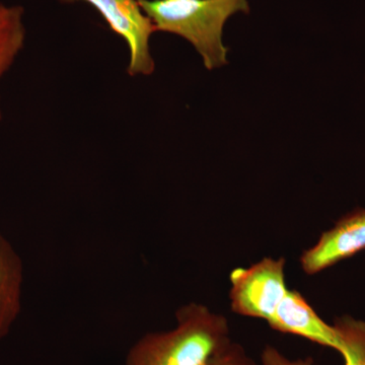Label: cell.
Here are the masks:
<instances>
[{"instance_id":"1","label":"cell","mask_w":365,"mask_h":365,"mask_svg":"<svg viewBox=\"0 0 365 365\" xmlns=\"http://www.w3.org/2000/svg\"><path fill=\"white\" fill-rule=\"evenodd\" d=\"M176 319L172 330L136 341L124 365H206L232 343L227 319L203 304L181 307Z\"/></svg>"},{"instance_id":"2","label":"cell","mask_w":365,"mask_h":365,"mask_svg":"<svg viewBox=\"0 0 365 365\" xmlns=\"http://www.w3.org/2000/svg\"><path fill=\"white\" fill-rule=\"evenodd\" d=\"M155 30L191 43L207 71L228 63L223 26L237 13H250L248 0H138Z\"/></svg>"},{"instance_id":"3","label":"cell","mask_w":365,"mask_h":365,"mask_svg":"<svg viewBox=\"0 0 365 365\" xmlns=\"http://www.w3.org/2000/svg\"><path fill=\"white\" fill-rule=\"evenodd\" d=\"M230 278L232 312L267 323L289 290L283 258L262 259L248 268L235 269Z\"/></svg>"},{"instance_id":"4","label":"cell","mask_w":365,"mask_h":365,"mask_svg":"<svg viewBox=\"0 0 365 365\" xmlns=\"http://www.w3.org/2000/svg\"><path fill=\"white\" fill-rule=\"evenodd\" d=\"M64 4L83 1L102 16L110 29L123 38L129 48V76H150L155 60L150 54L151 35L157 32L153 21L144 14L138 0H59Z\"/></svg>"},{"instance_id":"5","label":"cell","mask_w":365,"mask_h":365,"mask_svg":"<svg viewBox=\"0 0 365 365\" xmlns=\"http://www.w3.org/2000/svg\"><path fill=\"white\" fill-rule=\"evenodd\" d=\"M365 250V208H357L326 230L312 248L300 257L309 275L322 272Z\"/></svg>"},{"instance_id":"6","label":"cell","mask_w":365,"mask_h":365,"mask_svg":"<svg viewBox=\"0 0 365 365\" xmlns=\"http://www.w3.org/2000/svg\"><path fill=\"white\" fill-rule=\"evenodd\" d=\"M268 324L278 332L299 336L316 344L341 351L335 327L326 323L302 294L295 290H288Z\"/></svg>"},{"instance_id":"7","label":"cell","mask_w":365,"mask_h":365,"mask_svg":"<svg viewBox=\"0 0 365 365\" xmlns=\"http://www.w3.org/2000/svg\"><path fill=\"white\" fill-rule=\"evenodd\" d=\"M23 284V261L0 232V341L9 335L21 313Z\"/></svg>"},{"instance_id":"8","label":"cell","mask_w":365,"mask_h":365,"mask_svg":"<svg viewBox=\"0 0 365 365\" xmlns=\"http://www.w3.org/2000/svg\"><path fill=\"white\" fill-rule=\"evenodd\" d=\"M24 16L23 6L0 4V81L14 66L25 46L26 33ZM1 120L0 104V121Z\"/></svg>"},{"instance_id":"9","label":"cell","mask_w":365,"mask_h":365,"mask_svg":"<svg viewBox=\"0 0 365 365\" xmlns=\"http://www.w3.org/2000/svg\"><path fill=\"white\" fill-rule=\"evenodd\" d=\"M334 327L339 336L344 365H365V321L340 317Z\"/></svg>"},{"instance_id":"10","label":"cell","mask_w":365,"mask_h":365,"mask_svg":"<svg viewBox=\"0 0 365 365\" xmlns=\"http://www.w3.org/2000/svg\"><path fill=\"white\" fill-rule=\"evenodd\" d=\"M206 365H258L241 346L230 343L225 351L218 354Z\"/></svg>"},{"instance_id":"11","label":"cell","mask_w":365,"mask_h":365,"mask_svg":"<svg viewBox=\"0 0 365 365\" xmlns=\"http://www.w3.org/2000/svg\"><path fill=\"white\" fill-rule=\"evenodd\" d=\"M262 365H314L311 359L292 360L287 359L273 346H266L262 353Z\"/></svg>"}]
</instances>
